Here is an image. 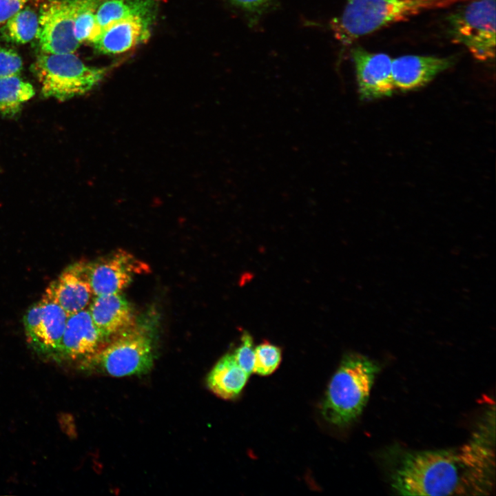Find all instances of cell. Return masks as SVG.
Here are the masks:
<instances>
[{"mask_svg":"<svg viewBox=\"0 0 496 496\" xmlns=\"http://www.w3.org/2000/svg\"><path fill=\"white\" fill-rule=\"evenodd\" d=\"M484 477L463 451H420L402 458L392 485L402 495H448L478 486Z\"/></svg>","mask_w":496,"mask_h":496,"instance_id":"obj_1","label":"cell"},{"mask_svg":"<svg viewBox=\"0 0 496 496\" xmlns=\"http://www.w3.org/2000/svg\"><path fill=\"white\" fill-rule=\"evenodd\" d=\"M470 0H348L342 13L331 24L335 38L350 45L358 38L424 11Z\"/></svg>","mask_w":496,"mask_h":496,"instance_id":"obj_2","label":"cell"},{"mask_svg":"<svg viewBox=\"0 0 496 496\" xmlns=\"http://www.w3.org/2000/svg\"><path fill=\"white\" fill-rule=\"evenodd\" d=\"M380 368L358 353L345 355L328 386L321 413L329 423L342 426L362 413Z\"/></svg>","mask_w":496,"mask_h":496,"instance_id":"obj_3","label":"cell"},{"mask_svg":"<svg viewBox=\"0 0 496 496\" xmlns=\"http://www.w3.org/2000/svg\"><path fill=\"white\" fill-rule=\"evenodd\" d=\"M149 325L136 321L113 336L104 347L81 360V369L116 378L147 373L154 358L152 329Z\"/></svg>","mask_w":496,"mask_h":496,"instance_id":"obj_4","label":"cell"},{"mask_svg":"<svg viewBox=\"0 0 496 496\" xmlns=\"http://www.w3.org/2000/svg\"><path fill=\"white\" fill-rule=\"evenodd\" d=\"M30 69L41 85V95L61 102L91 91L108 72L105 68L87 65L74 53H44Z\"/></svg>","mask_w":496,"mask_h":496,"instance_id":"obj_5","label":"cell"},{"mask_svg":"<svg viewBox=\"0 0 496 496\" xmlns=\"http://www.w3.org/2000/svg\"><path fill=\"white\" fill-rule=\"evenodd\" d=\"M466 3L447 18L449 34L475 59L490 61L495 55V0Z\"/></svg>","mask_w":496,"mask_h":496,"instance_id":"obj_6","label":"cell"},{"mask_svg":"<svg viewBox=\"0 0 496 496\" xmlns=\"http://www.w3.org/2000/svg\"><path fill=\"white\" fill-rule=\"evenodd\" d=\"M37 39L46 54L74 53L80 45L74 33L71 0H47L39 14Z\"/></svg>","mask_w":496,"mask_h":496,"instance_id":"obj_7","label":"cell"},{"mask_svg":"<svg viewBox=\"0 0 496 496\" xmlns=\"http://www.w3.org/2000/svg\"><path fill=\"white\" fill-rule=\"evenodd\" d=\"M89 281L94 296L121 293L136 274L147 273L149 266L132 254L118 249L87 262Z\"/></svg>","mask_w":496,"mask_h":496,"instance_id":"obj_8","label":"cell"},{"mask_svg":"<svg viewBox=\"0 0 496 496\" xmlns=\"http://www.w3.org/2000/svg\"><path fill=\"white\" fill-rule=\"evenodd\" d=\"M351 56L361 99H378L393 93V59L390 56L385 53L370 52L358 46L352 49Z\"/></svg>","mask_w":496,"mask_h":496,"instance_id":"obj_9","label":"cell"},{"mask_svg":"<svg viewBox=\"0 0 496 496\" xmlns=\"http://www.w3.org/2000/svg\"><path fill=\"white\" fill-rule=\"evenodd\" d=\"M104 340L87 308L70 314L54 360H83L96 352Z\"/></svg>","mask_w":496,"mask_h":496,"instance_id":"obj_10","label":"cell"},{"mask_svg":"<svg viewBox=\"0 0 496 496\" xmlns=\"http://www.w3.org/2000/svg\"><path fill=\"white\" fill-rule=\"evenodd\" d=\"M69 315L87 309L94 296L89 281L87 262L72 265L45 291Z\"/></svg>","mask_w":496,"mask_h":496,"instance_id":"obj_11","label":"cell"},{"mask_svg":"<svg viewBox=\"0 0 496 496\" xmlns=\"http://www.w3.org/2000/svg\"><path fill=\"white\" fill-rule=\"evenodd\" d=\"M455 61L452 56L412 54L393 59L391 72L395 90L407 92L423 87L451 68Z\"/></svg>","mask_w":496,"mask_h":496,"instance_id":"obj_12","label":"cell"},{"mask_svg":"<svg viewBox=\"0 0 496 496\" xmlns=\"http://www.w3.org/2000/svg\"><path fill=\"white\" fill-rule=\"evenodd\" d=\"M151 22L152 19L140 17L117 21L104 28L92 43L102 54L125 52L149 39Z\"/></svg>","mask_w":496,"mask_h":496,"instance_id":"obj_13","label":"cell"},{"mask_svg":"<svg viewBox=\"0 0 496 496\" xmlns=\"http://www.w3.org/2000/svg\"><path fill=\"white\" fill-rule=\"evenodd\" d=\"M88 310L105 339L114 336L136 322L130 302L121 293L94 296Z\"/></svg>","mask_w":496,"mask_h":496,"instance_id":"obj_14","label":"cell"},{"mask_svg":"<svg viewBox=\"0 0 496 496\" xmlns=\"http://www.w3.org/2000/svg\"><path fill=\"white\" fill-rule=\"evenodd\" d=\"M41 302V321L35 333L28 341L38 353L54 360L64 333L68 314L45 294Z\"/></svg>","mask_w":496,"mask_h":496,"instance_id":"obj_15","label":"cell"},{"mask_svg":"<svg viewBox=\"0 0 496 496\" xmlns=\"http://www.w3.org/2000/svg\"><path fill=\"white\" fill-rule=\"evenodd\" d=\"M249 375L238 364L233 353L223 356L209 373L206 383L216 395L231 400L238 395Z\"/></svg>","mask_w":496,"mask_h":496,"instance_id":"obj_16","label":"cell"},{"mask_svg":"<svg viewBox=\"0 0 496 496\" xmlns=\"http://www.w3.org/2000/svg\"><path fill=\"white\" fill-rule=\"evenodd\" d=\"M131 17L152 19L153 5L149 0H103L96 12V24L89 42H93L109 25Z\"/></svg>","mask_w":496,"mask_h":496,"instance_id":"obj_17","label":"cell"},{"mask_svg":"<svg viewBox=\"0 0 496 496\" xmlns=\"http://www.w3.org/2000/svg\"><path fill=\"white\" fill-rule=\"evenodd\" d=\"M34 94L32 85L19 75L0 78V114L6 117L16 116L22 105Z\"/></svg>","mask_w":496,"mask_h":496,"instance_id":"obj_18","label":"cell"},{"mask_svg":"<svg viewBox=\"0 0 496 496\" xmlns=\"http://www.w3.org/2000/svg\"><path fill=\"white\" fill-rule=\"evenodd\" d=\"M39 14L29 6L23 7L10 17L1 28V38L10 43L24 44L37 38Z\"/></svg>","mask_w":496,"mask_h":496,"instance_id":"obj_19","label":"cell"},{"mask_svg":"<svg viewBox=\"0 0 496 496\" xmlns=\"http://www.w3.org/2000/svg\"><path fill=\"white\" fill-rule=\"evenodd\" d=\"M74 10V33L80 43L89 41L96 24V12L103 0H71Z\"/></svg>","mask_w":496,"mask_h":496,"instance_id":"obj_20","label":"cell"},{"mask_svg":"<svg viewBox=\"0 0 496 496\" xmlns=\"http://www.w3.org/2000/svg\"><path fill=\"white\" fill-rule=\"evenodd\" d=\"M255 360L253 372L261 375L271 374L281 361V350L269 342H263L254 349Z\"/></svg>","mask_w":496,"mask_h":496,"instance_id":"obj_21","label":"cell"},{"mask_svg":"<svg viewBox=\"0 0 496 496\" xmlns=\"http://www.w3.org/2000/svg\"><path fill=\"white\" fill-rule=\"evenodd\" d=\"M253 339L247 332H245L241 337L240 346L233 353L238 364L250 375L254 370L255 351L253 346Z\"/></svg>","mask_w":496,"mask_h":496,"instance_id":"obj_22","label":"cell"},{"mask_svg":"<svg viewBox=\"0 0 496 496\" xmlns=\"http://www.w3.org/2000/svg\"><path fill=\"white\" fill-rule=\"evenodd\" d=\"M23 68V61L14 50L0 46V78L19 75Z\"/></svg>","mask_w":496,"mask_h":496,"instance_id":"obj_23","label":"cell"},{"mask_svg":"<svg viewBox=\"0 0 496 496\" xmlns=\"http://www.w3.org/2000/svg\"><path fill=\"white\" fill-rule=\"evenodd\" d=\"M30 0H0V24L21 10Z\"/></svg>","mask_w":496,"mask_h":496,"instance_id":"obj_24","label":"cell"},{"mask_svg":"<svg viewBox=\"0 0 496 496\" xmlns=\"http://www.w3.org/2000/svg\"><path fill=\"white\" fill-rule=\"evenodd\" d=\"M235 4L245 8L252 9L263 4L267 0H231Z\"/></svg>","mask_w":496,"mask_h":496,"instance_id":"obj_25","label":"cell"}]
</instances>
